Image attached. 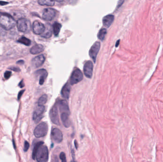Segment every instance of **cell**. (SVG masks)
<instances>
[{
  "label": "cell",
  "mask_w": 163,
  "mask_h": 162,
  "mask_svg": "<svg viewBox=\"0 0 163 162\" xmlns=\"http://www.w3.org/2000/svg\"><path fill=\"white\" fill-rule=\"evenodd\" d=\"M93 72V64L90 60L86 61L84 65V72L85 75L88 78H91Z\"/></svg>",
  "instance_id": "obj_12"
},
{
  "label": "cell",
  "mask_w": 163,
  "mask_h": 162,
  "mask_svg": "<svg viewBox=\"0 0 163 162\" xmlns=\"http://www.w3.org/2000/svg\"><path fill=\"white\" fill-rule=\"evenodd\" d=\"M119 41H120V40H118V41H117V42H116V45H115V46H116V47H118V46L119 44Z\"/></svg>",
  "instance_id": "obj_36"
},
{
  "label": "cell",
  "mask_w": 163,
  "mask_h": 162,
  "mask_svg": "<svg viewBox=\"0 0 163 162\" xmlns=\"http://www.w3.org/2000/svg\"><path fill=\"white\" fill-rule=\"evenodd\" d=\"M53 31L54 35L55 36H57L59 35V33L60 32L61 29L62 28V25L60 23L55 22L53 24Z\"/></svg>",
  "instance_id": "obj_21"
},
{
  "label": "cell",
  "mask_w": 163,
  "mask_h": 162,
  "mask_svg": "<svg viewBox=\"0 0 163 162\" xmlns=\"http://www.w3.org/2000/svg\"><path fill=\"white\" fill-rule=\"evenodd\" d=\"M36 74L37 75L40 76L39 79V84L40 85H42L44 83L45 80L47 77L48 73L45 69H41L36 71Z\"/></svg>",
  "instance_id": "obj_15"
},
{
  "label": "cell",
  "mask_w": 163,
  "mask_h": 162,
  "mask_svg": "<svg viewBox=\"0 0 163 162\" xmlns=\"http://www.w3.org/2000/svg\"><path fill=\"white\" fill-rule=\"evenodd\" d=\"M10 69H11L12 70H14V71L16 72H19L20 71V69L18 67H11L10 68Z\"/></svg>",
  "instance_id": "obj_30"
},
{
  "label": "cell",
  "mask_w": 163,
  "mask_h": 162,
  "mask_svg": "<svg viewBox=\"0 0 163 162\" xmlns=\"http://www.w3.org/2000/svg\"><path fill=\"white\" fill-rule=\"evenodd\" d=\"M48 158L49 151L46 145H41L36 153V160L38 162H47Z\"/></svg>",
  "instance_id": "obj_2"
},
{
  "label": "cell",
  "mask_w": 163,
  "mask_h": 162,
  "mask_svg": "<svg viewBox=\"0 0 163 162\" xmlns=\"http://www.w3.org/2000/svg\"><path fill=\"white\" fill-rule=\"evenodd\" d=\"M106 33H107V31L105 29L103 28V29H101L98 33V36H98V39L101 41H103L105 38V36L106 34Z\"/></svg>",
  "instance_id": "obj_26"
},
{
  "label": "cell",
  "mask_w": 163,
  "mask_h": 162,
  "mask_svg": "<svg viewBox=\"0 0 163 162\" xmlns=\"http://www.w3.org/2000/svg\"><path fill=\"white\" fill-rule=\"evenodd\" d=\"M71 162H76V161H75V159H72V160L71 161Z\"/></svg>",
  "instance_id": "obj_37"
},
{
  "label": "cell",
  "mask_w": 163,
  "mask_h": 162,
  "mask_svg": "<svg viewBox=\"0 0 163 162\" xmlns=\"http://www.w3.org/2000/svg\"><path fill=\"white\" fill-rule=\"evenodd\" d=\"M59 107L61 113H66L70 114V110L68 107V103L65 100H61L59 101Z\"/></svg>",
  "instance_id": "obj_14"
},
{
  "label": "cell",
  "mask_w": 163,
  "mask_h": 162,
  "mask_svg": "<svg viewBox=\"0 0 163 162\" xmlns=\"http://www.w3.org/2000/svg\"><path fill=\"white\" fill-rule=\"evenodd\" d=\"M74 145H75V148L77 149H78V143L76 141V140H74Z\"/></svg>",
  "instance_id": "obj_34"
},
{
  "label": "cell",
  "mask_w": 163,
  "mask_h": 162,
  "mask_svg": "<svg viewBox=\"0 0 163 162\" xmlns=\"http://www.w3.org/2000/svg\"><path fill=\"white\" fill-rule=\"evenodd\" d=\"M17 42L27 46H29L31 44V41H30V40L25 37H21L17 41Z\"/></svg>",
  "instance_id": "obj_23"
},
{
  "label": "cell",
  "mask_w": 163,
  "mask_h": 162,
  "mask_svg": "<svg viewBox=\"0 0 163 162\" xmlns=\"http://www.w3.org/2000/svg\"><path fill=\"white\" fill-rule=\"evenodd\" d=\"M49 116H50L51 121L56 125H59V119L58 112V109L56 105H54L52 107V108H51L49 113Z\"/></svg>",
  "instance_id": "obj_9"
},
{
  "label": "cell",
  "mask_w": 163,
  "mask_h": 162,
  "mask_svg": "<svg viewBox=\"0 0 163 162\" xmlns=\"http://www.w3.org/2000/svg\"><path fill=\"white\" fill-rule=\"evenodd\" d=\"M8 3L6 2H4V1H0V5L3 6V5H8Z\"/></svg>",
  "instance_id": "obj_32"
},
{
  "label": "cell",
  "mask_w": 163,
  "mask_h": 162,
  "mask_svg": "<svg viewBox=\"0 0 163 162\" xmlns=\"http://www.w3.org/2000/svg\"><path fill=\"white\" fill-rule=\"evenodd\" d=\"M56 12L54 9L52 8L45 9L43 13V18L47 21L52 20L55 16Z\"/></svg>",
  "instance_id": "obj_11"
},
{
  "label": "cell",
  "mask_w": 163,
  "mask_h": 162,
  "mask_svg": "<svg viewBox=\"0 0 163 162\" xmlns=\"http://www.w3.org/2000/svg\"><path fill=\"white\" fill-rule=\"evenodd\" d=\"M29 146H30L29 143L27 141H25V143H24V148H23L24 151V152L27 151V150H28V149L29 148Z\"/></svg>",
  "instance_id": "obj_29"
},
{
  "label": "cell",
  "mask_w": 163,
  "mask_h": 162,
  "mask_svg": "<svg viewBox=\"0 0 163 162\" xmlns=\"http://www.w3.org/2000/svg\"><path fill=\"white\" fill-rule=\"evenodd\" d=\"M19 86L20 88H23L24 86V83H23V80H22V81L20 82V83L19 84Z\"/></svg>",
  "instance_id": "obj_33"
},
{
  "label": "cell",
  "mask_w": 163,
  "mask_h": 162,
  "mask_svg": "<svg viewBox=\"0 0 163 162\" xmlns=\"http://www.w3.org/2000/svg\"><path fill=\"white\" fill-rule=\"evenodd\" d=\"M48 130V126L47 124L45 122H42L35 127L33 134L37 138H41L47 135Z\"/></svg>",
  "instance_id": "obj_3"
},
{
  "label": "cell",
  "mask_w": 163,
  "mask_h": 162,
  "mask_svg": "<svg viewBox=\"0 0 163 162\" xmlns=\"http://www.w3.org/2000/svg\"><path fill=\"white\" fill-rule=\"evenodd\" d=\"M11 75H12V72L11 71H6L4 74V77H5V78L6 79H9L11 77Z\"/></svg>",
  "instance_id": "obj_28"
},
{
  "label": "cell",
  "mask_w": 163,
  "mask_h": 162,
  "mask_svg": "<svg viewBox=\"0 0 163 162\" xmlns=\"http://www.w3.org/2000/svg\"><path fill=\"white\" fill-rule=\"evenodd\" d=\"M52 35V29L49 25H47L45 27V30L44 32L41 35V36L45 38H49Z\"/></svg>",
  "instance_id": "obj_20"
},
{
  "label": "cell",
  "mask_w": 163,
  "mask_h": 162,
  "mask_svg": "<svg viewBox=\"0 0 163 162\" xmlns=\"http://www.w3.org/2000/svg\"><path fill=\"white\" fill-rule=\"evenodd\" d=\"M51 136L53 140L57 143H60L63 139V135L61 131L57 128H54L51 132Z\"/></svg>",
  "instance_id": "obj_8"
},
{
  "label": "cell",
  "mask_w": 163,
  "mask_h": 162,
  "mask_svg": "<svg viewBox=\"0 0 163 162\" xmlns=\"http://www.w3.org/2000/svg\"><path fill=\"white\" fill-rule=\"evenodd\" d=\"M45 26L41 22L36 21L32 24V30L34 33L37 35H42L45 31Z\"/></svg>",
  "instance_id": "obj_7"
},
{
  "label": "cell",
  "mask_w": 163,
  "mask_h": 162,
  "mask_svg": "<svg viewBox=\"0 0 163 162\" xmlns=\"http://www.w3.org/2000/svg\"><path fill=\"white\" fill-rule=\"evenodd\" d=\"M45 111L44 106H38L33 114L32 119L36 123H38L43 117V114Z\"/></svg>",
  "instance_id": "obj_6"
},
{
  "label": "cell",
  "mask_w": 163,
  "mask_h": 162,
  "mask_svg": "<svg viewBox=\"0 0 163 162\" xmlns=\"http://www.w3.org/2000/svg\"><path fill=\"white\" fill-rule=\"evenodd\" d=\"M45 50V48L42 44H36L33 46L30 49V52L32 54L35 55L42 52Z\"/></svg>",
  "instance_id": "obj_18"
},
{
  "label": "cell",
  "mask_w": 163,
  "mask_h": 162,
  "mask_svg": "<svg viewBox=\"0 0 163 162\" xmlns=\"http://www.w3.org/2000/svg\"><path fill=\"white\" fill-rule=\"evenodd\" d=\"M38 4L41 5H45L48 6H53L54 5L55 2L54 1H49V0H40L38 1Z\"/></svg>",
  "instance_id": "obj_24"
},
{
  "label": "cell",
  "mask_w": 163,
  "mask_h": 162,
  "mask_svg": "<svg viewBox=\"0 0 163 162\" xmlns=\"http://www.w3.org/2000/svg\"><path fill=\"white\" fill-rule=\"evenodd\" d=\"M24 91L25 90H22V91H21L19 93V94H18V100H19V99H20V98H21V97H22V96L23 95V93H24Z\"/></svg>",
  "instance_id": "obj_31"
},
{
  "label": "cell",
  "mask_w": 163,
  "mask_h": 162,
  "mask_svg": "<svg viewBox=\"0 0 163 162\" xmlns=\"http://www.w3.org/2000/svg\"><path fill=\"white\" fill-rule=\"evenodd\" d=\"M60 158L62 162H67L66 155L64 152H61L60 154Z\"/></svg>",
  "instance_id": "obj_27"
},
{
  "label": "cell",
  "mask_w": 163,
  "mask_h": 162,
  "mask_svg": "<svg viewBox=\"0 0 163 162\" xmlns=\"http://www.w3.org/2000/svg\"><path fill=\"white\" fill-rule=\"evenodd\" d=\"M61 114V118L63 126L65 127L68 128L70 126V121L69 117L70 114L66 113H62Z\"/></svg>",
  "instance_id": "obj_19"
},
{
  "label": "cell",
  "mask_w": 163,
  "mask_h": 162,
  "mask_svg": "<svg viewBox=\"0 0 163 162\" xmlns=\"http://www.w3.org/2000/svg\"><path fill=\"white\" fill-rule=\"evenodd\" d=\"M45 58L43 54L38 55L32 59V65L35 68H39L44 63Z\"/></svg>",
  "instance_id": "obj_13"
},
{
  "label": "cell",
  "mask_w": 163,
  "mask_h": 162,
  "mask_svg": "<svg viewBox=\"0 0 163 162\" xmlns=\"http://www.w3.org/2000/svg\"><path fill=\"white\" fill-rule=\"evenodd\" d=\"M44 142L43 141H40L38 143H37L36 144H35L34 148L32 151V158L33 159H35L36 158V153L38 150L39 148L41 146V145L44 144Z\"/></svg>",
  "instance_id": "obj_22"
},
{
  "label": "cell",
  "mask_w": 163,
  "mask_h": 162,
  "mask_svg": "<svg viewBox=\"0 0 163 162\" xmlns=\"http://www.w3.org/2000/svg\"><path fill=\"white\" fill-rule=\"evenodd\" d=\"M70 90H71L70 85L68 83H66L63 87L61 92L62 96L63 98L66 99H69L70 93Z\"/></svg>",
  "instance_id": "obj_16"
},
{
  "label": "cell",
  "mask_w": 163,
  "mask_h": 162,
  "mask_svg": "<svg viewBox=\"0 0 163 162\" xmlns=\"http://www.w3.org/2000/svg\"><path fill=\"white\" fill-rule=\"evenodd\" d=\"M100 49V43L99 42L96 41L92 45L89 50V55L91 58L93 60L95 63L96 59V57Z\"/></svg>",
  "instance_id": "obj_10"
},
{
  "label": "cell",
  "mask_w": 163,
  "mask_h": 162,
  "mask_svg": "<svg viewBox=\"0 0 163 162\" xmlns=\"http://www.w3.org/2000/svg\"><path fill=\"white\" fill-rule=\"evenodd\" d=\"M23 63H24V61L23 60H18V61L17 62V64H21V65H22Z\"/></svg>",
  "instance_id": "obj_35"
},
{
  "label": "cell",
  "mask_w": 163,
  "mask_h": 162,
  "mask_svg": "<svg viewBox=\"0 0 163 162\" xmlns=\"http://www.w3.org/2000/svg\"><path fill=\"white\" fill-rule=\"evenodd\" d=\"M47 96L46 94L43 95L39 98L38 101V106H44L47 101Z\"/></svg>",
  "instance_id": "obj_25"
},
{
  "label": "cell",
  "mask_w": 163,
  "mask_h": 162,
  "mask_svg": "<svg viewBox=\"0 0 163 162\" xmlns=\"http://www.w3.org/2000/svg\"><path fill=\"white\" fill-rule=\"evenodd\" d=\"M18 30L20 32L27 33L31 30V24L30 22L26 19L22 18L18 20L16 23Z\"/></svg>",
  "instance_id": "obj_4"
},
{
  "label": "cell",
  "mask_w": 163,
  "mask_h": 162,
  "mask_svg": "<svg viewBox=\"0 0 163 162\" xmlns=\"http://www.w3.org/2000/svg\"><path fill=\"white\" fill-rule=\"evenodd\" d=\"M114 20V16L113 15H107L103 19V24L105 28H109L112 24Z\"/></svg>",
  "instance_id": "obj_17"
},
{
  "label": "cell",
  "mask_w": 163,
  "mask_h": 162,
  "mask_svg": "<svg viewBox=\"0 0 163 162\" xmlns=\"http://www.w3.org/2000/svg\"><path fill=\"white\" fill-rule=\"evenodd\" d=\"M16 23L15 20L9 14H2L0 15V25L6 30L13 28Z\"/></svg>",
  "instance_id": "obj_1"
},
{
  "label": "cell",
  "mask_w": 163,
  "mask_h": 162,
  "mask_svg": "<svg viewBox=\"0 0 163 162\" xmlns=\"http://www.w3.org/2000/svg\"><path fill=\"white\" fill-rule=\"evenodd\" d=\"M83 79V75L81 70L79 68H76L72 74L71 77H70V84L72 85L76 84L82 81Z\"/></svg>",
  "instance_id": "obj_5"
}]
</instances>
